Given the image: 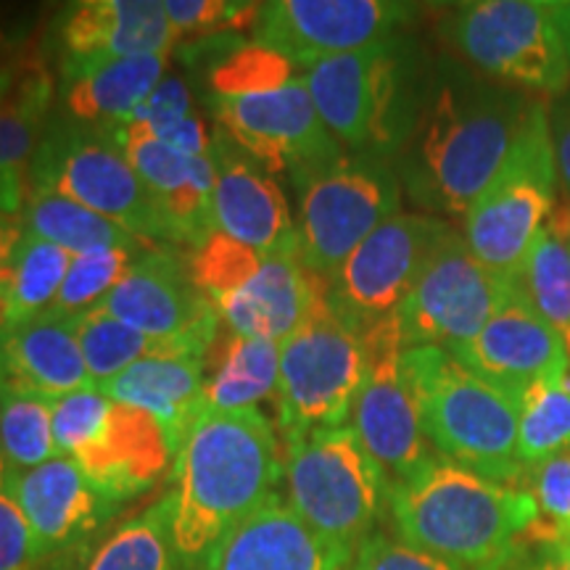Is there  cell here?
<instances>
[{"label":"cell","mask_w":570,"mask_h":570,"mask_svg":"<svg viewBox=\"0 0 570 570\" xmlns=\"http://www.w3.org/2000/svg\"><path fill=\"white\" fill-rule=\"evenodd\" d=\"M354 560L320 539L275 494L214 547L202 570H354Z\"/></svg>","instance_id":"24"},{"label":"cell","mask_w":570,"mask_h":570,"mask_svg":"<svg viewBox=\"0 0 570 570\" xmlns=\"http://www.w3.org/2000/svg\"><path fill=\"white\" fill-rule=\"evenodd\" d=\"M367 373L365 333L348 325L325 291L281 344L277 425L283 439L346 425Z\"/></svg>","instance_id":"10"},{"label":"cell","mask_w":570,"mask_h":570,"mask_svg":"<svg viewBox=\"0 0 570 570\" xmlns=\"http://www.w3.org/2000/svg\"><path fill=\"white\" fill-rule=\"evenodd\" d=\"M518 281L533 309L560 333L570 360V252L550 227L541 230Z\"/></svg>","instance_id":"37"},{"label":"cell","mask_w":570,"mask_h":570,"mask_svg":"<svg viewBox=\"0 0 570 570\" xmlns=\"http://www.w3.org/2000/svg\"><path fill=\"white\" fill-rule=\"evenodd\" d=\"M92 386L75 320L46 312L0 331V389L59 399Z\"/></svg>","instance_id":"27"},{"label":"cell","mask_w":570,"mask_h":570,"mask_svg":"<svg viewBox=\"0 0 570 570\" xmlns=\"http://www.w3.org/2000/svg\"><path fill=\"white\" fill-rule=\"evenodd\" d=\"M0 570H35L32 533L6 468L0 470Z\"/></svg>","instance_id":"41"},{"label":"cell","mask_w":570,"mask_h":570,"mask_svg":"<svg viewBox=\"0 0 570 570\" xmlns=\"http://www.w3.org/2000/svg\"><path fill=\"white\" fill-rule=\"evenodd\" d=\"M146 336L209 352L219 315L173 246L146 248L98 306Z\"/></svg>","instance_id":"20"},{"label":"cell","mask_w":570,"mask_h":570,"mask_svg":"<svg viewBox=\"0 0 570 570\" xmlns=\"http://www.w3.org/2000/svg\"><path fill=\"white\" fill-rule=\"evenodd\" d=\"M452 230L433 214H394L362 240L327 283L331 306L360 333L394 317Z\"/></svg>","instance_id":"16"},{"label":"cell","mask_w":570,"mask_h":570,"mask_svg":"<svg viewBox=\"0 0 570 570\" xmlns=\"http://www.w3.org/2000/svg\"><path fill=\"white\" fill-rule=\"evenodd\" d=\"M283 479L302 523L354 558L389 510L391 483L352 425L285 441Z\"/></svg>","instance_id":"7"},{"label":"cell","mask_w":570,"mask_h":570,"mask_svg":"<svg viewBox=\"0 0 570 570\" xmlns=\"http://www.w3.org/2000/svg\"><path fill=\"white\" fill-rule=\"evenodd\" d=\"M142 252L146 248H106V252L75 256L53 302V312L77 320L98 309Z\"/></svg>","instance_id":"38"},{"label":"cell","mask_w":570,"mask_h":570,"mask_svg":"<svg viewBox=\"0 0 570 570\" xmlns=\"http://www.w3.org/2000/svg\"><path fill=\"white\" fill-rule=\"evenodd\" d=\"M151 194L169 246H202L214 233V159L185 156L164 146L146 127L125 122L109 127Z\"/></svg>","instance_id":"22"},{"label":"cell","mask_w":570,"mask_h":570,"mask_svg":"<svg viewBox=\"0 0 570 570\" xmlns=\"http://www.w3.org/2000/svg\"><path fill=\"white\" fill-rule=\"evenodd\" d=\"M51 412L61 458L75 460L117 504L154 489L173 458L167 433L148 412L111 402L98 386L53 399Z\"/></svg>","instance_id":"11"},{"label":"cell","mask_w":570,"mask_h":570,"mask_svg":"<svg viewBox=\"0 0 570 570\" xmlns=\"http://www.w3.org/2000/svg\"><path fill=\"white\" fill-rule=\"evenodd\" d=\"M449 354L518 399L570 367L560 333L533 309L520 285L468 344Z\"/></svg>","instance_id":"23"},{"label":"cell","mask_w":570,"mask_h":570,"mask_svg":"<svg viewBox=\"0 0 570 570\" xmlns=\"http://www.w3.org/2000/svg\"><path fill=\"white\" fill-rule=\"evenodd\" d=\"M417 6L391 0H273L262 3L254 40L298 71L333 56L396 38Z\"/></svg>","instance_id":"19"},{"label":"cell","mask_w":570,"mask_h":570,"mask_svg":"<svg viewBox=\"0 0 570 570\" xmlns=\"http://www.w3.org/2000/svg\"><path fill=\"white\" fill-rule=\"evenodd\" d=\"M404 367L425 439L441 460L508 487L525 479L518 462L520 399L515 394L436 346L404 348Z\"/></svg>","instance_id":"5"},{"label":"cell","mask_w":570,"mask_h":570,"mask_svg":"<svg viewBox=\"0 0 570 570\" xmlns=\"http://www.w3.org/2000/svg\"><path fill=\"white\" fill-rule=\"evenodd\" d=\"M518 285L515 277H504L483 265L462 233L452 230L396 312L404 348L436 346L454 352L502 309Z\"/></svg>","instance_id":"15"},{"label":"cell","mask_w":570,"mask_h":570,"mask_svg":"<svg viewBox=\"0 0 570 570\" xmlns=\"http://www.w3.org/2000/svg\"><path fill=\"white\" fill-rule=\"evenodd\" d=\"M570 449V367L520 396L518 462L525 473Z\"/></svg>","instance_id":"32"},{"label":"cell","mask_w":570,"mask_h":570,"mask_svg":"<svg viewBox=\"0 0 570 570\" xmlns=\"http://www.w3.org/2000/svg\"><path fill=\"white\" fill-rule=\"evenodd\" d=\"M558 188L550 111L531 104L502 169L462 219L470 252L489 269L518 281L533 244L550 225Z\"/></svg>","instance_id":"9"},{"label":"cell","mask_w":570,"mask_h":570,"mask_svg":"<svg viewBox=\"0 0 570 570\" xmlns=\"http://www.w3.org/2000/svg\"><path fill=\"white\" fill-rule=\"evenodd\" d=\"M71 256L63 248L48 244L38 235L21 230L19 244L13 248L6 296L11 306V325L46 315L53 309L63 277L69 273Z\"/></svg>","instance_id":"33"},{"label":"cell","mask_w":570,"mask_h":570,"mask_svg":"<svg viewBox=\"0 0 570 570\" xmlns=\"http://www.w3.org/2000/svg\"><path fill=\"white\" fill-rule=\"evenodd\" d=\"M523 570H570L568 544H539L533 558H525Z\"/></svg>","instance_id":"46"},{"label":"cell","mask_w":570,"mask_h":570,"mask_svg":"<svg viewBox=\"0 0 570 570\" xmlns=\"http://www.w3.org/2000/svg\"><path fill=\"white\" fill-rule=\"evenodd\" d=\"M277 381H281V344L230 333L225 356L214 375L206 377L202 415L256 410L262 399L275 394Z\"/></svg>","instance_id":"30"},{"label":"cell","mask_w":570,"mask_h":570,"mask_svg":"<svg viewBox=\"0 0 570 570\" xmlns=\"http://www.w3.org/2000/svg\"><path fill=\"white\" fill-rule=\"evenodd\" d=\"M30 188L51 190L88 206L151 246H169L146 185L109 127L59 119L48 125L32 154Z\"/></svg>","instance_id":"12"},{"label":"cell","mask_w":570,"mask_h":570,"mask_svg":"<svg viewBox=\"0 0 570 570\" xmlns=\"http://www.w3.org/2000/svg\"><path fill=\"white\" fill-rule=\"evenodd\" d=\"M389 512L399 539L458 570H515L541 523L529 489L441 458L389 489Z\"/></svg>","instance_id":"2"},{"label":"cell","mask_w":570,"mask_h":570,"mask_svg":"<svg viewBox=\"0 0 570 570\" xmlns=\"http://www.w3.org/2000/svg\"><path fill=\"white\" fill-rule=\"evenodd\" d=\"M209 80L217 127L267 173H285L296 185L346 156L320 119L304 71L281 53L254 40L225 51Z\"/></svg>","instance_id":"4"},{"label":"cell","mask_w":570,"mask_h":570,"mask_svg":"<svg viewBox=\"0 0 570 570\" xmlns=\"http://www.w3.org/2000/svg\"><path fill=\"white\" fill-rule=\"evenodd\" d=\"M75 327L92 386L106 383L109 377L119 375L122 370L135 365V362L146 360V356L180 352V348H196L146 336V333L135 331V327L119 323L117 317L106 315L104 309H92L88 315L77 317ZM196 352H204V348H196Z\"/></svg>","instance_id":"35"},{"label":"cell","mask_w":570,"mask_h":570,"mask_svg":"<svg viewBox=\"0 0 570 570\" xmlns=\"http://www.w3.org/2000/svg\"><path fill=\"white\" fill-rule=\"evenodd\" d=\"M63 61H109L167 56L177 35L164 0H82L59 24Z\"/></svg>","instance_id":"25"},{"label":"cell","mask_w":570,"mask_h":570,"mask_svg":"<svg viewBox=\"0 0 570 570\" xmlns=\"http://www.w3.org/2000/svg\"><path fill=\"white\" fill-rule=\"evenodd\" d=\"M9 481L30 525L35 570H85L96 539L122 510L92 487L75 460L61 454L27 473L9 475Z\"/></svg>","instance_id":"18"},{"label":"cell","mask_w":570,"mask_h":570,"mask_svg":"<svg viewBox=\"0 0 570 570\" xmlns=\"http://www.w3.org/2000/svg\"><path fill=\"white\" fill-rule=\"evenodd\" d=\"M21 230L38 235L71 256L106 252V248H151V244L111 223L88 206L51 190L30 188L21 214Z\"/></svg>","instance_id":"29"},{"label":"cell","mask_w":570,"mask_h":570,"mask_svg":"<svg viewBox=\"0 0 570 570\" xmlns=\"http://www.w3.org/2000/svg\"><path fill=\"white\" fill-rule=\"evenodd\" d=\"M188 267L233 336L275 344L302 325L327 285L298 254H259L217 230L190 252Z\"/></svg>","instance_id":"8"},{"label":"cell","mask_w":570,"mask_h":570,"mask_svg":"<svg viewBox=\"0 0 570 570\" xmlns=\"http://www.w3.org/2000/svg\"><path fill=\"white\" fill-rule=\"evenodd\" d=\"M9 48H11V32L0 24V56L9 51Z\"/></svg>","instance_id":"49"},{"label":"cell","mask_w":570,"mask_h":570,"mask_svg":"<svg viewBox=\"0 0 570 570\" xmlns=\"http://www.w3.org/2000/svg\"><path fill=\"white\" fill-rule=\"evenodd\" d=\"M262 3L244 0H164L169 24L177 38H212L254 27Z\"/></svg>","instance_id":"40"},{"label":"cell","mask_w":570,"mask_h":570,"mask_svg":"<svg viewBox=\"0 0 570 570\" xmlns=\"http://www.w3.org/2000/svg\"><path fill=\"white\" fill-rule=\"evenodd\" d=\"M173 541L180 570H202L214 547L277 494L283 452L259 407L202 415L175 452Z\"/></svg>","instance_id":"1"},{"label":"cell","mask_w":570,"mask_h":570,"mask_svg":"<svg viewBox=\"0 0 570 570\" xmlns=\"http://www.w3.org/2000/svg\"><path fill=\"white\" fill-rule=\"evenodd\" d=\"M529 491L539 508V544L570 547V449L529 470Z\"/></svg>","instance_id":"39"},{"label":"cell","mask_w":570,"mask_h":570,"mask_svg":"<svg viewBox=\"0 0 570 570\" xmlns=\"http://www.w3.org/2000/svg\"><path fill=\"white\" fill-rule=\"evenodd\" d=\"M446 40L462 59L491 80L560 92L570 80V56L541 0H475L462 3L444 27Z\"/></svg>","instance_id":"14"},{"label":"cell","mask_w":570,"mask_h":570,"mask_svg":"<svg viewBox=\"0 0 570 570\" xmlns=\"http://www.w3.org/2000/svg\"><path fill=\"white\" fill-rule=\"evenodd\" d=\"M552 6V17L558 21V30L562 35V40H566V48H568V56H570V0H558V3H550Z\"/></svg>","instance_id":"48"},{"label":"cell","mask_w":570,"mask_h":570,"mask_svg":"<svg viewBox=\"0 0 570 570\" xmlns=\"http://www.w3.org/2000/svg\"><path fill=\"white\" fill-rule=\"evenodd\" d=\"M194 111V98H190L188 85H185L180 77L164 75V80L156 85L151 96L142 101L140 109L135 111L127 122L142 125L146 130H159V127L175 122V119L188 117V114Z\"/></svg>","instance_id":"43"},{"label":"cell","mask_w":570,"mask_h":570,"mask_svg":"<svg viewBox=\"0 0 570 570\" xmlns=\"http://www.w3.org/2000/svg\"><path fill=\"white\" fill-rule=\"evenodd\" d=\"M167 75V56L109 61H63L61 101L71 122L119 127L140 109Z\"/></svg>","instance_id":"28"},{"label":"cell","mask_w":570,"mask_h":570,"mask_svg":"<svg viewBox=\"0 0 570 570\" xmlns=\"http://www.w3.org/2000/svg\"><path fill=\"white\" fill-rule=\"evenodd\" d=\"M51 104V82L40 71L0 69V169L24 167L42 138L40 125Z\"/></svg>","instance_id":"36"},{"label":"cell","mask_w":570,"mask_h":570,"mask_svg":"<svg viewBox=\"0 0 570 570\" xmlns=\"http://www.w3.org/2000/svg\"><path fill=\"white\" fill-rule=\"evenodd\" d=\"M550 130L554 148V167H558V185L570 204V101L554 106L550 111Z\"/></svg>","instance_id":"44"},{"label":"cell","mask_w":570,"mask_h":570,"mask_svg":"<svg viewBox=\"0 0 570 570\" xmlns=\"http://www.w3.org/2000/svg\"><path fill=\"white\" fill-rule=\"evenodd\" d=\"M296 188L298 256L325 283L402 206V180L381 156L346 154Z\"/></svg>","instance_id":"13"},{"label":"cell","mask_w":570,"mask_h":570,"mask_svg":"<svg viewBox=\"0 0 570 570\" xmlns=\"http://www.w3.org/2000/svg\"><path fill=\"white\" fill-rule=\"evenodd\" d=\"M550 230L558 235V238L562 240V246L568 248L570 252V204L562 202L560 206H554L552 217H550Z\"/></svg>","instance_id":"47"},{"label":"cell","mask_w":570,"mask_h":570,"mask_svg":"<svg viewBox=\"0 0 570 570\" xmlns=\"http://www.w3.org/2000/svg\"><path fill=\"white\" fill-rule=\"evenodd\" d=\"M354 570H458L449 562L433 558L407 541L386 537V533H373L365 544L360 547L354 560Z\"/></svg>","instance_id":"42"},{"label":"cell","mask_w":570,"mask_h":570,"mask_svg":"<svg viewBox=\"0 0 570 570\" xmlns=\"http://www.w3.org/2000/svg\"><path fill=\"white\" fill-rule=\"evenodd\" d=\"M51 404V399L30 391L0 389V454L9 475H21L59 458Z\"/></svg>","instance_id":"34"},{"label":"cell","mask_w":570,"mask_h":570,"mask_svg":"<svg viewBox=\"0 0 570 570\" xmlns=\"http://www.w3.org/2000/svg\"><path fill=\"white\" fill-rule=\"evenodd\" d=\"M85 570H180L173 541V504L161 497L125 520L96 547Z\"/></svg>","instance_id":"31"},{"label":"cell","mask_w":570,"mask_h":570,"mask_svg":"<svg viewBox=\"0 0 570 570\" xmlns=\"http://www.w3.org/2000/svg\"><path fill=\"white\" fill-rule=\"evenodd\" d=\"M529 109L489 85H441L407 140L399 180L433 217L465 219L510 156Z\"/></svg>","instance_id":"3"},{"label":"cell","mask_w":570,"mask_h":570,"mask_svg":"<svg viewBox=\"0 0 570 570\" xmlns=\"http://www.w3.org/2000/svg\"><path fill=\"white\" fill-rule=\"evenodd\" d=\"M412 63L407 42L391 38L304 69L320 119L346 154L386 159L412 138L423 114Z\"/></svg>","instance_id":"6"},{"label":"cell","mask_w":570,"mask_h":570,"mask_svg":"<svg viewBox=\"0 0 570 570\" xmlns=\"http://www.w3.org/2000/svg\"><path fill=\"white\" fill-rule=\"evenodd\" d=\"M19 235H21V223L6 217V214H0V291H6L11 256H13V248L19 244Z\"/></svg>","instance_id":"45"},{"label":"cell","mask_w":570,"mask_h":570,"mask_svg":"<svg viewBox=\"0 0 570 570\" xmlns=\"http://www.w3.org/2000/svg\"><path fill=\"white\" fill-rule=\"evenodd\" d=\"M0 470H3V454H0Z\"/></svg>","instance_id":"50"},{"label":"cell","mask_w":570,"mask_h":570,"mask_svg":"<svg viewBox=\"0 0 570 570\" xmlns=\"http://www.w3.org/2000/svg\"><path fill=\"white\" fill-rule=\"evenodd\" d=\"M214 230L259 254H298L288 198L259 161L219 130L212 135Z\"/></svg>","instance_id":"21"},{"label":"cell","mask_w":570,"mask_h":570,"mask_svg":"<svg viewBox=\"0 0 570 570\" xmlns=\"http://www.w3.org/2000/svg\"><path fill=\"white\" fill-rule=\"evenodd\" d=\"M206 354L196 348H180L146 356L119 375L98 383V391L111 402L148 412L167 433L169 449H180L185 433L202 415L206 389Z\"/></svg>","instance_id":"26"},{"label":"cell","mask_w":570,"mask_h":570,"mask_svg":"<svg viewBox=\"0 0 570 570\" xmlns=\"http://www.w3.org/2000/svg\"><path fill=\"white\" fill-rule=\"evenodd\" d=\"M367 373L356 394L352 428L391 487L412 479L436 460L428 444L417 399L404 367V341L396 315L365 331Z\"/></svg>","instance_id":"17"}]
</instances>
